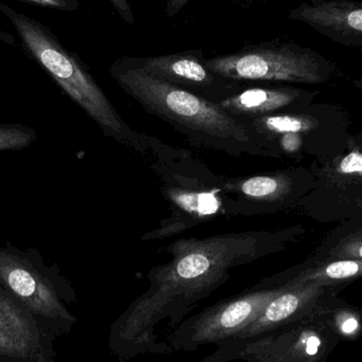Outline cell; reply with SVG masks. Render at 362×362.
<instances>
[{
  "label": "cell",
  "instance_id": "6da1fadb",
  "mask_svg": "<svg viewBox=\"0 0 362 362\" xmlns=\"http://www.w3.org/2000/svg\"><path fill=\"white\" fill-rule=\"evenodd\" d=\"M276 234L245 231L204 238H180L165 248L172 259L153 268L150 287L138 298L117 327L118 336L132 344L148 337L158 317L191 306L208 297L238 266L274 252ZM121 338V339H122Z\"/></svg>",
  "mask_w": 362,
  "mask_h": 362
},
{
  "label": "cell",
  "instance_id": "7a4b0ae2",
  "mask_svg": "<svg viewBox=\"0 0 362 362\" xmlns=\"http://www.w3.org/2000/svg\"><path fill=\"white\" fill-rule=\"evenodd\" d=\"M112 80L146 112L171 125L200 148L231 157H276L279 144L218 103L181 89L129 64L125 57L110 67Z\"/></svg>",
  "mask_w": 362,
  "mask_h": 362
},
{
  "label": "cell",
  "instance_id": "3957f363",
  "mask_svg": "<svg viewBox=\"0 0 362 362\" xmlns=\"http://www.w3.org/2000/svg\"><path fill=\"white\" fill-rule=\"evenodd\" d=\"M6 13L30 52L62 90L99 125L104 136L142 156L150 154L152 137L127 124L78 57L66 50L48 30L35 21L11 11Z\"/></svg>",
  "mask_w": 362,
  "mask_h": 362
},
{
  "label": "cell",
  "instance_id": "277c9868",
  "mask_svg": "<svg viewBox=\"0 0 362 362\" xmlns=\"http://www.w3.org/2000/svg\"><path fill=\"white\" fill-rule=\"evenodd\" d=\"M151 155L163 181V195L170 202L171 214L158 229L146 233L142 240L171 238L226 214L221 194L225 177L209 171L185 151L175 150L155 138H152Z\"/></svg>",
  "mask_w": 362,
  "mask_h": 362
},
{
  "label": "cell",
  "instance_id": "5b68a950",
  "mask_svg": "<svg viewBox=\"0 0 362 362\" xmlns=\"http://www.w3.org/2000/svg\"><path fill=\"white\" fill-rule=\"evenodd\" d=\"M0 286L31 310L44 327L59 338L71 331L76 318L68 306L76 293L57 264L47 265L35 248L0 246Z\"/></svg>",
  "mask_w": 362,
  "mask_h": 362
},
{
  "label": "cell",
  "instance_id": "8992f818",
  "mask_svg": "<svg viewBox=\"0 0 362 362\" xmlns=\"http://www.w3.org/2000/svg\"><path fill=\"white\" fill-rule=\"evenodd\" d=\"M211 71L240 83L321 84L333 74L331 61L293 42L269 40L246 45L206 59Z\"/></svg>",
  "mask_w": 362,
  "mask_h": 362
},
{
  "label": "cell",
  "instance_id": "52a82bcc",
  "mask_svg": "<svg viewBox=\"0 0 362 362\" xmlns=\"http://www.w3.org/2000/svg\"><path fill=\"white\" fill-rule=\"evenodd\" d=\"M340 335L332 310H320L244 351L251 362H327Z\"/></svg>",
  "mask_w": 362,
  "mask_h": 362
},
{
  "label": "cell",
  "instance_id": "ba28073f",
  "mask_svg": "<svg viewBox=\"0 0 362 362\" xmlns=\"http://www.w3.org/2000/svg\"><path fill=\"white\" fill-rule=\"evenodd\" d=\"M125 59L152 76L214 103L232 97L246 85L211 71L202 49H189L159 57H125Z\"/></svg>",
  "mask_w": 362,
  "mask_h": 362
},
{
  "label": "cell",
  "instance_id": "9c48e42d",
  "mask_svg": "<svg viewBox=\"0 0 362 362\" xmlns=\"http://www.w3.org/2000/svg\"><path fill=\"white\" fill-rule=\"evenodd\" d=\"M283 289L284 285L276 288L251 291L212 306L187 321L180 329L177 340H182V346L192 348L232 339L253 322Z\"/></svg>",
  "mask_w": 362,
  "mask_h": 362
},
{
  "label": "cell",
  "instance_id": "30bf717a",
  "mask_svg": "<svg viewBox=\"0 0 362 362\" xmlns=\"http://www.w3.org/2000/svg\"><path fill=\"white\" fill-rule=\"evenodd\" d=\"M57 338L0 286V362H55Z\"/></svg>",
  "mask_w": 362,
  "mask_h": 362
},
{
  "label": "cell",
  "instance_id": "8fae6325",
  "mask_svg": "<svg viewBox=\"0 0 362 362\" xmlns=\"http://www.w3.org/2000/svg\"><path fill=\"white\" fill-rule=\"evenodd\" d=\"M332 287L335 286H325L317 283H285L282 293L266 306L253 322L232 339L255 338L269 332L279 331L332 305L329 299Z\"/></svg>",
  "mask_w": 362,
  "mask_h": 362
},
{
  "label": "cell",
  "instance_id": "7c38bea8",
  "mask_svg": "<svg viewBox=\"0 0 362 362\" xmlns=\"http://www.w3.org/2000/svg\"><path fill=\"white\" fill-rule=\"evenodd\" d=\"M288 18L336 44L362 48V0H304Z\"/></svg>",
  "mask_w": 362,
  "mask_h": 362
},
{
  "label": "cell",
  "instance_id": "4fadbf2b",
  "mask_svg": "<svg viewBox=\"0 0 362 362\" xmlns=\"http://www.w3.org/2000/svg\"><path fill=\"white\" fill-rule=\"evenodd\" d=\"M293 187L291 176L282 172L226 178L221 189L226 214L252 216L265 212L287 199Z\"/></svg>",
  "mask_w": 362,
  "mask_h": 362
},
{
  "label": "cell",
  "instance_id": "5bb4252c",
  "mask_svg": "<svg viewBox=\"0 0 362 362\" xmlns=\"http://www.w3.org/2000/svg\"><path fill=\"white\" fill-rule=\"evenodd\" d=\"M308 97V91L286 85L246 83L242 90L218 104L235 118L255 119L285 112Z\"/></svg>",
  "mask_w": 362,
  "mask_h": 362
},
{
  "label": "cell",
  "instance_id": "9a60e30c",
  "mask_svg": "<svg viewBox=\"0 0 362 362\" xmlns=\"http://www.w3.org/2000/svg\"><path fill=\"white\" fill-rule=\"evenodd\" d=\"M362 278V261L354 259H334L299 272L287 281V284L317 283L325 286H338Z\"/></svg>",
  "mask_w": 362,
  "mask_h": 362
},
{
  "label": "cell",
  "instance_id": "2e32d148",
  "mask_svg": "<svg viewBox=\"0 0 362 362\" xmlns=\"http://www.w3.org/2000/svg\"><path fill=\"white\" fill-rule=\"evenodd\" d=\"M248 123L257 133L276 142L281 136L287 134L308 133L317 127V121L304 115L281 114L270 115V116L261 117L255 119H240ZM278 144V142H276Z\"/></svg>",
  "mask_w": 362,
  "mask_h": 362
},
{
  "label": "cell",
  "instance_id": "e0dca14e",
  "mask_svg": "<svg viewBox=\"0 0 362 362\" xmlns=\"http://www.w3.org/2000/svg\"><path fill=\"white\" fill-rule=\"evenodd\" d=\"M37 138L35 129L19 123L0 124V152L23 151Z\"/></svg>",
  "mask_w": 362,
  "mask_h": 362
},
{
  "label": "cell",
  "instance_id": "ac0fdd59",
  "mask_svg": "<svg viewBox=\"0 0 362 362\" xmlns=\"http://www.w3.org/2000/svg\"><path fill=\"white\" fill-rule=\"evenodd\" d=\"M332 180L339 183L362 182V153L352 151L334 165Z\"/></svg>",
  "mask_w": 362,
  "mask_h": 362
},
{
  "label": "cell",
  "instance_id": "d6986e66",
  "mask_svg": "<svg viewBox=\"0 0 362 362\" xmlns=\"http://www.w3.org/2000/svg\"><path fill=\"white\" fill-rule=\"evenodd\" d=\"M332 259H354L362 261V229L342 238L329 252Z\"/></svg>",
  "mask_w": 362,
  "mask_h": 362
},
{
  "label": "cell",
  "instance_id": "ffe728a7",
  "mask_svg": "<svg viewBox=\"0 0 362 362\" xmlns=\"http://www.w3.org/2000/svg\"><path fill=\"white\" fill-rule=\"evenodd\" d=\"M334 316H335L336 327L340 337L354 338L357 332L361 331V318H357L359 316L355 310H349V308L346 310L335 308Z\"/></svg>",
  "mask_w": 362,
  "mask_h": 362
},
{
  "label": "cell",
  "instance_id": "44dd1931",
  "mask_svg": "<svg viewBox=\"0 0 362 362\" xmlns=\"http://www.w3.org/2000/svg\"><path fill=\"white\" fill-rule=\"evenodd\" d=\"M117 14L129 25H135V15L129 0H108Z\"/></svg>",
  "mask_w": 362,
  "mask_h": 362
},
{
  "label": "cell",
  "instance_id": "7402d4cb",
  "mask_svg": "<svg viewBox=\"0 0 362 362\" xmlns=\"http://www.w3.org/2000/svg\"><path fill=\"white\" fill-rule=\"evenodd\" d=\"M42 6H52V8H64V10H74L78 8L76 0H30Z\"/></svg>",
  "mask_w": 362,
  "mask_h": 362
},
{
  "label": "cell",
  "instance_id": "603a6c76",
  "mask_svg": "<svg viewBox=\"0 0 362 362\" xmlns=\"http://www.w3.org/2000/svg\"><path fill=\"white\" fill-rule=\"evenodd\" d=\"M191 0H167L165 14L168 18H173L189 4Z\"/></svg>",
  "mask_w": 362,
  "mask_h": 362
},
{
  "label": "cell",
  "instance_id": "cb8c5ba5",
  "mask_svg": "<svg viewBox=\"0 0 362 362\" xmlns=\"http://www.w3.org/2000/svg\"><path fill=\"white\" fill-rule=\"evenodd\" d=\"M354 84L356 85V86L362 90V78H359V80L355 81Z\"/></svg>",
  "mask_w": 362,
  "mask_h": 362
}]
</instances>
